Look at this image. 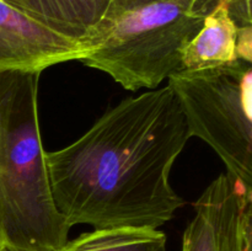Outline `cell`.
Masks as SVG:
<instances>
[{
	"mask_svg": "<svg viewBox=\"0 0 252 251\" xmlns=\"http://www.w3.org/2000/svg\"><path fill=\"white\" fill-rule=\"evenodd\" d=\"M182 251H252V189L221 174L193 204Z\"/></svg>",
	"mask_w": 252,
	"mask_h": 251,
	"instance_id": "5",
	"label": "cell"
},
{
	"mask_svg": "<svg viewBox=\"0 0 252 251\" xmlns=\"http://www.w3.org/2000/svg\"><path fill=\"white\" fill-rule=\"evenodd\" d=\"M88 53L85 42L64 36L0 0V69L42 73L56 64L80 61Z\"/></svg>",
	"mask_w": 252,
	"mask_h": 251,
	"instance_id": "6",
	"label": "cell"
},
{
	"mask_svg": "<svg viewBox=\"0 0 252 251\" xmlns=\"http://www.w3.org/2000/svg\"><path fill=\"white\" fill-rule=\"evenodd\" d=\"M39 71L0 69V240L16 251H56L69 226L52 196L38 125Z\"/></svg>",
	"mask_w": 252,
	"mask_h": 251,
	"instance_id": "2",
	"label": "cell"
},
{
	"mask_svg": "<svg viewBox=\"0 0 252 251\" xmlns=\"http://www.w3.org/2000/svg\"><path fill=\"white\" fill-rule=\"evenodd\" d=\"M155 1H162V0H110V4H108V7L106 10L103 17L113 16V15L126 11V10L134 9V7L152 4V2ZM186 1H189L192 5H196V6H199V5H209V6H213L216 4L212 0H186Z\"/></svg>",
	"mask_w": 252,
	"mask_h": 251,
	"instance_id": "10",
	"label": "cell"
},
{
	"mask_svg": "<svg viewBox=\"0 0 252 251\" xmlns=\"http://www.w3.org/2000/svg\"><path fill=\"white\" fill-rule=\"evenodd\" d=\"M4 251H16V250H11V249H7V248H5V250Z\"/></svg>",
	"mask_w": 252,
	"mask_h": 251,
	"instance_id": "15",
	"label": "cell"
},
{
	"mask_svg": "<svg viewBox=\"0 0 252 251\" xmlns=\"http://www.w3.org/2000/svg\"><path fill=\"white\" fill-rule=\"evenodd\" d=\"M191 137L217 153L228 172L252 189V68L239 59L216 68L180 69L167 78Z\"/></svg>",
	"mask_w": 252,
	"mask_h": 251,
	"instance_id": "4",
	"label": "cell"
},
{
	"mask_svg": "<svg viewBox=\"0 0 252 251\" xmlns=\"http://www.w3.org/2000/svg\"><path fill=\"white\" fill-rule=\"evenodd\" d=\"M5 248H6V246H5L4 243H2V241L0 240V251H4Z\"/></svg>",
	"mask_w": 252,
	"mask_h": 251,
	"instance_id": "14",
	"label": "cell"
},
{
	"mask_svg": "<svg viewBox=\"0 0 252 251\" xmlns=\"http://www.w3.org/2000/svg\"><path fill=\"white\" fill-rule=\"evenodd\" d=\"M4 1H6L7 4H10V0H4ZM10 5H11V4H10Z\"/></svg>",
	"mask_w": 252,
	"mask_h": 251,
	"instance_id": "16",
	"label": "cell"
},
{
	"mask_svg": "<svg viewBox=\"0 0 252 251\" xmlns=\"http://www.w3.org/2000/svg\"><path fill=\"white\" fill-rule=\"evenodd\" d=\"M239 27L225 0H218L207 12L203 25L182 53L181 68L186 70L216 68L235 63Z\"/></svg>",
	"mask_w": 252,
	"mask_h": 251,
	"instance_id": "7",
	"label": "cell"
},
{
	"mask_svg": "<svg viewBox=\"0 0 252 251\" xmlns=\"http://www.w3.org/2000/svg\"><path fill=\"white\" fill-rule=\"evenodd\" d=\"M211 9L162 0L103 17L86 39L89 53L79 62L108 74L126 90L157 89L180 70L185 47Z\"/></svg>",
	"mask_w": 252,
	"mask_h": 251,
	"instance_id": "3",
	"label": "cell"
},
{
	"mask_svg": "<svg viewBox=\"0 0 252 251\" xmlns=\"http://www.w3.org/2000/svg\"><path fill=\"white\" fill-rule=\"evenodd\" d=\"M10 4L49 29L85 43L96 25L84 0H10Z\"/></svg>",
	"mask_w": 252,
	"mask_h": 251,
	"instance_id": "8",
	"label": "cell"
},
{
	"mask_svg": "<svg viewBox=\"0 0 252 251\" xmlns=\"http://www.w3.org/2000/svg\"><path fill=\"white\" fill-rule=\"evenodd\" d=\"M84 1H85L89 11H90L94 21L97 25L100 20L103 17V15H105L108 4H110V0H84Z\"/></svg>",
	"mask_w": 252,
	"mask_h": 251,
	"instance_id": "13",
	"label": "cell"
},
{
	"mask_svg": "<svg viewBox=\"0 0 252 251\" xmlns=\"http://www.w3.org/2000/svg\"><path fill=\"white\" fill-rule=\"evenodd\" d=\"M189 138L170 86L121 101L78 140L46 153L57 211L69 228L164 225L185 206L169 176Z\"/></svg>",
	"mask_w": 252,
	"mask_h": 251,
	"instance_id": "1",
	"label": "cell"
},
{
	"mask_svg": "<svg viewBox=\"0 0 252 251\" xmlns=\"http://www.w3.org/2000/svg\"><path fill=\"white\" fill-rule=\"evenodd\" d=\"M217 2L218 0H212ZM228 4L229 12L234 19L239 29L252 26L251 19V0H225Z\"/></svg>",
	"mask_w": 252,
	"mask_h": 251,
	"instance_id": "11",
	"label": "cell"
},
{
	"mask_svg": "<svg viewBox=\"0 0 252 251\" xmlns=\"http://www.w3.org/2000/svg\"><path fill=\"white\" fill-rule=\"evenodd\" d=\"M166 235L152 228H108L83 233L56 251H165Z\"/></svg>",
	"mask_w": 252,
	"mask_h": 251,
	"instance_id": "9",
	"label": "cell"
},
{
	"mask_svg": "<svg viewBox=\"0 0 252 251\" xmlns=\"http://www.w3.org/2000/svg\"><path fill=\"white\" fill-rule=\"evenodd\" d=\"M238 58L251 63L252 61V26L239 29Z\"/></svg>",
	"mask_w": 252,
	"mask_h": 251,
	"instance_id": "12",
	"label": "cell"
}]
</instances>
